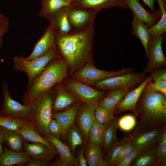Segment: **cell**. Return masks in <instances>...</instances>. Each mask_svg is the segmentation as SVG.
Returning <instances> with one entry per match:
<instances>
[{"label": "cell", "mask_w": 166, "mask_h": 166, "mask_svg": "<svg viewBox=\"0 0 166 166\" xmlns=\"http://www.w3.org/2000/svg\"><path fill=\"white\" fill-rule=\"evenodd\" d=\"M94 30L95 21L79 31L65 35L55 34V47L72 69L90 61Z\"/></svg>", "instance_id": "cell-1"}, {"label": "cell", "mask_w": 166, "mask_h": 166, "mask_svg": "<svg viewBox=\"0 0 166 166\" xmlns=\"http://www.w3.org/2000/svg\"><path fill=\"white\" fill-rule=\"evenodd\" d=\"M138 124L132 133L145 132L166 124V95L159 92H142L137 102Z\"/></svg>", "instance_id": "cell-2"}, {"label": "cell", "mask_w": 166, "mask_h": 166, "mask_svg": "<svg viewBox=\"0 0 166 166\" xmlns=\"http://www.w3.org/2000/svg\"><path fill=\"white\" fill-rule=\"evenodd\" d=\"M68 66L67 61L60 57L50 61L27 87L22 98L23 104H30L39 95L61 82L66 76Z\"/></svg>", "instance_id": "cell-3"}, {"label": "cell", "mask_w": 166, "mask_h": 166, "mask_svg": "<svg viewBox=\"0 0 166 166\" xmlns=\"http://www.w3.org/2000/svg\"><path fill=\"white\" fill-rule=\"evenodd\" d=\"M54 99V93L50 89L42 94L30 104L34 128L42 136L50 134L49 126L52 119Z\"/></svg>", "instance_id": "cell-4"}, {"label": "cell", "mask_w": 166, "mask_h": 166, "mask_svg": "<svg viewBox=\"0 0 166 166\" xmlns=\"http://www.w3.org/2000/svg\"><path fill=\"white\" fill-rule=\"evenodd\" d=\"M60 57L55 46L44 55L30 60H26L22 56H15L13 58V68L16 72H23L27 76L29 87L33 80L54 59Z\"/></svg>", "instance_id": "cell-5"}, {"label": "cell", "mask_w": 166, "mask_h": 166, "mask_svg": "<svg viewBox=\"0 0 166 166\" xmlns=\"http://www.w3.org/2000/svg\"><path fill=\"white\" fill-rule=\"evenodd\" d=\"M148 77L143 72H131L108 78L97 82L95 85L97 89L101 90L128 89L139 85Z\"/></svg>", "instance_id": "cell-6"}, {"label": "cell", "mask_w": 166, "mask_h": 166, "mask_svg": "<svg viewBox=\"0 0 166 166\" xmlns=\"http://www.w3.org/2000/svg\"><path fill=\"white\" fill-rule=\"evenodd\" d=\"M132 68H123L117 71H108L98 69L90 61L74 75L73 78L77 81L87 85H94L97 82L108 78L124 75L132 72Z\"/></svg>", "instance_id": "cell-7"}, {"label": "cell", "mask_w": 166, "mask_h": 166, "mask_svg": "<svg viewBox=\"0 0 166 166\" xmlns=\"http://www.w3.org/2000/svg\"><path fill=\"white\" fill-rule=\"evenodd\" d=\"M2 97L3 104L0 114L11 117L26 118L31 120L30 104L22 105L13 99L10 95L8 86L6 83L3 85Z\"/></svg>", "instance_id": "cell-8"}, {"label": "cell", "mask_w": 166, "mask_h": 166, "mask_svg": "<svg viewBox=\"0 0 166 166\" xmlns=\"http://www.w3.org/2000/svg\"><path fill=\"white\" fill-rule=\"evenodd\" d=\"M66 86L69 90L85 103L96 105L105 97L104 91L97 90L77 81H69Z\"/></svg>", "instance_id": "cell-9"}, {"label": "cell", "mask_w": 166, "mask_h": 166, "mask_svg": "<svg viewBox=\"0 0 166 166\" xmlns=\"http://www.w3.org/2000/svg\"><path fill=\"white\" fill-rule=\"evenodd\" d=\"M164 34L150 39L148 44V61L143 72L146 74L164 67L166 65V58L162 47V42L165 38Z\"/></svg>", "instance_id": "cell-10"}, {"label": "cell", "mask_w": 166, "mask_h": 166, "mask_svg": "<svg viewBox=\"0 0 166 166\" xmlns=\"http://www.w3.org/2000/svg\"><path fill=\"white\" fill-rule=\"evenodd\" d=\"M68 14L73 32L77 31L85 28L95 21L99 11L77 8L67 6Z\"/></svg>", "instance_id": "cell-11"}, {"label": "cell", "mask_w": 166, "mask_h": 166, "mask_svg": "<svg viewBox=\"0 0 166 166\" xmlns=\"http://www.w3.org/2000/svg\"><path fill=\"white\" fill-rule=\"evenodd\" d=\"M55 32L53 25H49L43 34L34 45L30 54L25 58L27 61L33 60L45 54L52 48L55 46Z\"/></svg>", "instance_id": "cell-12"}, {"label": "cell", "mask_w": 166, "mask_h": 166, "mask_svg": "<svg viewBox=\"0 0 166 166\" xmlns=\"http://www.w3.org/2000/svg\"><path fill=\"white\" fill-rule=\"evenodd\" d=\"M166 124L152 130L130 134L125 137L127 142L131 143L134 148L143 149L157 143L161 131Z\"/></svg>", "instance_id": "cell-13"}, {"label": "cell", "mask_w": 166, "mask_h": 166, "mask_svg": "<svg viewBox=\"0 0 166 166\" xmlns=\"http://www.w3.org/2000/svg\"><path fill=\"white\" fill-rule=\"evenodd\" d=\"M125 2L132 14L149 28L156 25L161 17L162 12L160 9L151 13L143 7L138 0H125Z\"/></svg>", "instance_id": "cell-14"}, {"label": "cell", "mask_w": 166, "mask_h": 166, "mask_svg": "<svg viewBox=\"0 0 166 166\" xmlns=\"http://www.w3.org/2000/svg\"><path fill=\"white\" fill-rule=\"evenodd\" d=\"M84 103L78 112L75 122L81 132L84 139L87 142L90 129L95 120V110L97 105Z\"/></svg>", "instance_id": "cell-15"}, {"label": "cell", "mask_w": 166, "mask_h": 166, "mask_svg": "<svg viewBox=\"0 0 166 166\" xmlns=\"http://www.w3.org/2000/svg\"><path fill=\"white\" fill-rule=\"evenodd\" d=\"M152 80L151 73L138 86L131 90L122 100L115 109L116 115L126 111L133 112L136 116V106L139 98L146 85Z\"/></svg>", "instance_id": "cell-16"}, {"label": "cell", "mask_w": 166, "mask_h": 166, "mask_svg": "<svg viewBox=\"0 0 166 166\" xmlns=\"http://www.w3.org/2000/svg\"><path fill=\"white\" fill-rule=\"evenodd\" d=\"M70 6L74 7L100 11L113 7L127 8L125 0H74Z\"/></svg>", "instance_id": "cell-17"}, {"label": "cell", "mask_w": 166, "mask_h": 166, "mask_svg": "<svg viewBox=\"0 0 166 166\" xmlns=\"http://www.w3.org/2000/svg\"><path fill=\"white\" fill-rule=\"evenodd\" d=\"M79 101L74 104L66 110L52 113V118L56 120L60 125L62 132V138L65 140L67 132L75 122L76 117L81 107Z\"/></svg>", "instance_id": "cell-18"}, {"label": "cell", "mask_w": 166, "mask_h": 166, "mask_svg": "<svg viewBox=\"0 0 166 166\" xmlns=\"http://www.w3.org/2000/svg\"><path fill=\"white\" fill-rule=\"evenodd\" d=\"M24 150L33 159L52 160L58 154L57 150L51 149L40 143L27 142L24 144Z\"/></svg>", "instance_id": "cell-19"}, {"label": "cell", "mask_w": 166, "mask_h": 166, "mask_svg": "<svg viewBox=\"0 0 166 166\" xmlns=\"http://www.w3.org/2000/svg\"><path fill=\"white\" fill-rule=\"evenodd\" d=\"M42 136L54 146L65 166H78L76 157L68 146L51 134Z\"/></svg>", "instance_id": "cell-20"}, {"label": "cell", "mask_w": 166, "mask_h": 166, "mask_svg": "<svg viewBox=\"0 0 166 166\" xmlns=\"http://www.w3.org/2000/svg\"><path fill=\"white\" fill-rule=\"evenodd\" d=\"M67 6L54 13L48 20L53 25L56 34L65 35L73 32L68 18Z\"/></svg>", "instance_id": "cell-21"}, {"label": "cell", "mask_w": 166, "mask_h": 166, "mask_svg": "<svg viewBox=\"0 0 166 166\" xmlns=\"http://www.w3.org/2000/svg\"><path fill=\"white\" fill-rule=\"evenodd\" d=\"M54 99L52 105V112H58L66 109L80 100L74 94L59 87L54 92Z\"/></svg>", "instance_id": "cell-22"}, {"label": "cell", "mask_w": 166, "mask_h": 166, "mask_svg": "<svg viewBox=\"0 0 166 166\" xmlns=\"http://www.w3.org/2000/svg\"><path fill=\"white\" fill-rule=\"evenodd\" d=\"M31 159L24 150L16 152L5 147L0 156V166H22Z\"/></svg>", "instance_id": "cell-23"}, {"label": "cell", "mask_w": 166, "mask_h": 166, "mask_svg": "<svg viewBox=\"0 0 166 166\" xmlns=\"http://www.w3.org/2000/svg\"><path fill=\"white\" fill-rule=\"evenodd\" d=\"M132 21V34L138 38L142 44L145 55L148 59L149 52L148 44L151 39L149 29L147 25L140 21L135 15L133 14Z\"/></svg>", "instance_id": "cell-24"}, {"label": "cell", "mask_w": 166, "mask_h": 166, "mask_svg": "<svg viewBox=\"0 0 166 166\" xmlns=\"http://www.w3.org/2000/svg\"><path fill=\"white\" fill-rule=\"evenodd\" d=\"M0 133L2 140L10 149L16 152L23 150L27 141L15 131L0 126Z\"/></svg>", "instance_id": "cell-25"}, {"label": "cell", "mask_w": 166, "mask_h": 166, "mask_svg": "<svg viewBox=\"0 0 166 166\" xmlns=\"http://www.w3.org/2000/svg\"><path fill=\"white\" fill-rule=\"evenodd\" d=\"M85 153L88 166H108L104 160L100 144L87 142Z\"/></svg>", "instance_id": "cell-26"}, {"label": "cell", "mask_w": 166, "mask_h": 166, "mask_svg": "<svg viewBox=\"0 0 166 166\" xmlns=\"http://www.w3.org/2000/svg\"><path fill=\"white\" fill-rule=\"evenodd\" d=\"M157 149V143L142 149L130 166H158L156 160Z\"/></svg>", "instance_id": "cell-27"}, {"label": "cell", "mask_w": 166, "mask_h": 166, "mask_svg": "<svg viewBox=\"0 0 166 166\" xmlns=\"http://www.w3.org/2000/svg\"><path fill=\"white\" fill-rule=\"evenodd\" d=\"M132 90V89L110 90L106 96L102 98L97 104L115 112V109L123 98Z\"/></svg>", "instance_id": "cell-28"}, {"label": "cell", "mask_w": 166, "mask_h": 166, "mask_svg": "<svg viewBox=\"0 0 166 166\" xmlns=\"http://www.w3.org/2000/svg\"><path fill=\"white\" fill-rule=\"evenodd\" d=\"M118 118L115 117L113 119L105 124L101 144V147L104 150V153L105 155L112 144L118 140L116 135L117 129L118 127Z\"/></svg>", "instance_id": "cell-29"}, {"label": "cell", "mask_w": 166, "mask_h": 166, "mask_svg": "<svg viewBox=\"0 0 166 166\" xmlns=\"http://www.w3.org/2000/svg\"><path fill=\"white\" fill-rule=\"evenodd\" d=\"M40 4L39 16L48 20L54 13L70 3L64 0H40Z\"/></svg>", "instance_id": "cell-30"}, {"label": "cell", "mask_w": 166, "mask_h": 166, "mask_svg": "<svg viewBox=\"0 0 166 166\" xmlns=\"http://www.w3.org/2000/svg\"><path fill=\"white\" fill-rule=\"evenodd\" d=\"M66 139L73 154L75 153L78 147L83 144L84 139L82 134L75 122L68 129Z\"/></svg>", "instance_id": "cell-31"}, {"label": "cell", "mask_w": 166, "mask_h": 166, "mask_svg": "<svg viewBox=\"0 0 166 166\" xmlns=\"http://www.w3.org/2000/svg\"><path fill=\"white\" fill-rule=\"evenodd\" d=\"M15 131L21 135L27 141L42 143L51 149L56 150L54 146L36 131L33 126H26Z\"/></svg>", "instance_id": "cell-32"}, {"label": "cell", "mask_w": 166, "mask_h": 166, "mask_svg": "<svg viewBox=\"0 0 166 166\" xmlns=\"http://www.w3.org/2000/svg\"><path fill=\"white\" fill-rule=\"evenodd\" d=\"M0 126L15 131L26 126L34 127L31 119L11 117L5 116L0 114Z\"/></svg>", "instance_id": "cell-33"}, {"label": "cell", "mask_w": 166, "mask_h": 166, "mask_svg": "<svg viewBox=\"0 0 166 166\" xmlns=\"http://www.w3.org/2000/svg\"><path fill=\"white\" fill-rule=\"evenodd\" d=\"M160 9L162 12L161 17L154 26L149 28V31L151 38L164 34L166 32V6L162 0H156Z\"/></svg>", "instance_id": "cell-34"}, {"label": "cell", "mask_w": 166, "mask_h": 166, "mask_svg": "<svg viewBox=\"0 0 166 166\" xmlns=\"http://www.w3.org/2000/svg\"><path fill=\"white\" fill-rule=\"evenodd\" d=\"M156 160L158 166H166V125L159 136Z\"/></svg>", "instance_id": "cell-35"}, {"label": "cell", "mask_w": 166, "mask_h": 166, "mask_svg": "<svg viewBox=\"0 0 166 166\" xmlns=\"http://www.w3.org/2000/svg\"><path fill=\"white\" fill-rule=\"evenodd\" d=\"M127 142L125 137L115 142L109 149L104 160L108 166H113L115 160L122 148Z\"/></svg>", "instance_id": "cell-36"}, {"label": "cell", "mask_w": 166, "mask_h": 166, "mask_svg": "<svg viewBox=\"0 0 166 166\" xmlns=\"http://www.w3.org/2000/svg\"><path fill=\"white\" fill-rule=\"evenodd\" d=\"M105 124H101L95 120L90 129L87 142L101 145Z\"/></svg>", "instance_id": "cell-37"}, {"label": "cell", "mask_w": 166, "mask_h": 166, "mask_svg": "<svg viewBox=\"0 0 166 166\" xmlns=\"http://www.w3.org/2000/svg\"><path fill=\"white\" fill-rule=\"evenodd\" d=\"M114 111L99 105H96L95 110V120L99 123L105 125L113 119Z\"/></svg>", "instance_id": "cell-38"}, {"label": "cell", "mask_w": 166, "mask_h": 166, "mask_svg": "<svg viewBox=\"0 0 166 166\" xmlns=\"http://www.w3.org/2000/svg\"><path fill=\"white\" fill-rule=\"evenodd\" d=\"M136 124V118L132 115H126L118 119V127L121 130L124 132L132 130L135 127Z\"/></svg>", "instance_id": "cell-39"}, {"label": "cell", "mask_w": 166, "mask_h": 166, "mask_svg": "<svg viewBox=\"0 0 166 166\" xmlns=\"http://www.w3.org/2000/svg\"><path fill=\"white\" fill-rule=\"evenodd\" d=\"M156 92L166 95V81H160L152 82L149 81L146 85L143 92Z\"/></svg>", "instance_id": "cell-40"}, {"label": "cell", "mask_w": 166, "mask_h": 166, "mask_svg": "<svg viewBox=\"0 0 166 166\" xmlns=\"http://www.w3.org/2000/svg\"><path fill=\"white\" fill-rule=\"evenodd\" d=\"M134 149L132 144L127 142L124 145L116 158L113 166H117Z\"/></svg>", "instance_id": "cell-41"}, {"label": "cell", "mask_w": 166, "mask_h": 166, "mask_svg": "<svg viewBox=\"0 0 166 166\" xmlns=\"http://www.w3.org/2000/svg\"><path fill=\"white\" fill-rule=\"evenodd\" d=\"M49 128L50 134L60 140L62 138V128L56 120L52 119L49 124Z\"/></svg>", "instance_id": "cell-42"}, {"label": "cell", "mask_w": 166, "mask_h": 166, "mask_svg": "<svg viewBox=\"0 0 166 166\" xmlns=\"http://www.w3.org/2000/svg\"><path fill=\"white\" fill-rule=\"evenodd\" d=\"M9 25V21L7 17L0 13V47L3 45V36L7 32Z\"/></svg>", "instance_id": "cell-43"}, {"label": "cell", "mask_w": 166, "mask_h": 166, "mask_svg": "<svg viewBox=\"0 0 166 166\" xmlns=\"http://www.w3.org/2000/svg\"><path fill=\"white\" fill-rule=\"evenodd\" d=\"M142 149L134 148L117 166H129L134 160Z\"/></svg>", "instance_id": "cell-44"}, {"label": "cell", "mask_w": 166, "mask_h": 166, "mask_svg": "<svg viewBox=\"0 0 166 166\" xmlns=\"http://www.w3.org/2000/svg\"><path fill=\"white\" fill-rule=\"evenodd\" d=\"M76 159L78 166H87L88 164L85 156V148L83 145L77 148Z\"/></svg>", "instance_id": "cell-45"}, {"label": "cell", "mask_w": 166, "mask_h": 166, "mask_svg": "<svg viewBox=\"0 0 166 166\" xmlns=\"http://www.w3.org/2000/svg\"><path fill=\"white\" fill-rule=\"evenodd\" d=\"M51 160L31 159L24 163L22 166H52Z\"/></svg>", "instance_id": "cell-46"}, {"label": "cell", "mask_w": 166, "mask_h": 166, "mask_svg": "<svg viewBox=\"0 0 166 166\" xmlns=\"http://www.w3.org/2000/svg\"><path fill=\"white\" fill-rule=\"evenodd\" d=\"M151 73L152 75V80L154 81H166V69L164 67L156 69Z\"/></svg>", "instance_id": "cell-47"}, {"label": "cell", "mask_w": 166, "mask_h": 166, "mask_svg": "<svg viewBox=\"0 0 166 166\" xmlns=\"http://www.w3.org/2000/svg\"><path fill=\"white\" fill-rule=\"evenodd\" d=\"M145 4L149 8L152 13L155 10V5L156 0H142Z\"/></svg>", "instance_id": "cell-48"}, {"label": "cell", "mask_w": 166, "mask_h": 166, "mask_svg": "<svg viewBox=\"0 0 166 166\" xmlns=\"http://www.w3.org/2000/svg\"><path fill=\"white\" fill-rule=\"evenodd\" d=\"M52 166H65V165L59 156L52 162Z\"/></svg>", "instance_id": "cell-49"}, {"label": "cell", "mask_w": 166, "mask_h": 166, "mask_svg": "<svg viewBox=\"0 0 166 166\" xmlns=\"http://www.w3.org/2000/svg\"><path fill=\"white\" fill-rule=\"evenodd\" d=\"M3 143L1 135L0 133V156L3 151V148L2 147V143Z\"/></svg>", "instance_id": "cell-50"}, {"label": "cell", "mask_w": 166, "mask_h": 166, "mask_svg": "<svg viewBox=\"0 0 166 166\" xmlns=\"http://www.w3.org/2000/svg\"><path fill=\"white\" fill-rule=\"evenodd\" d=\"M66 2L70 3L72 2L74 0H64Z\"/></svg>", "instance_id": "cell-51"}, {"label": "cell", "mask_w": 166, "mask_h": 166, "mask_svg": "<svg viewBox=\"0 0 166 166\" xmlns=\"http://www.w3.org/2000/svg\"><path fill=\"white\" fill-rule=\"evenodd\" d=\"M165 3H166V0H162Z\"/></svg>", "instance_id": "cell-52"}]
</instances>
